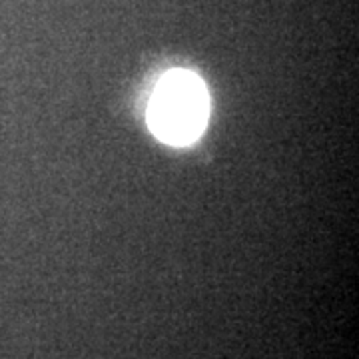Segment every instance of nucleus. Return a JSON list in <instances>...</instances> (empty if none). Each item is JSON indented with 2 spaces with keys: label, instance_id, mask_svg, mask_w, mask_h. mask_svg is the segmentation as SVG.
I'll return each mask as SVG.
<instances>
[{
  "label": "nucleus",
  "instance_id": "f257e3e1",
  "mask_svg": "<svg viewBox=\"0 0 359 359\" xmlns=\"http://www.w3.org/2000/svg\"><path fill=\"white\" fill-rule=\"evenodd\" d=\"M210 116L205 84L188 70H170L154 88L148 104V126L162 142L188 146L196 142Z\"/></svg>",
  "mask_w": 359,
  "mask_h": 359
}]
</instances>
